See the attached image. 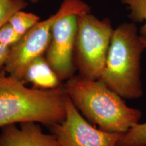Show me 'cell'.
Instances as JSON below:
<instances>
[{"instance_id": "obj_13", "label": "cell", "mask_w": 146, "mask_h": 146, "mask_svg": "<svg viewBox=\"0 0 146 146\" xmlns=\"http://www.w3.org/2000/svg\"><path fill=\"white\" fill-rule=\"evenodd\" d=\"M27 5L25 0H0V28L8 23L14 14L24 10Z\"/></svg>"}, {"instance_id": "obj_15", "label": "cell", "mask_w": 146, "mask_h": 146, "mask_svg": "<svg viewBox=\"0 0 146 146\" xmlns=\"http://www.w3.org/2000/svg\"><path fill=\"white\" fill-rule=\"evenodd\" d=\"M11 51V47L0 43V72L5 70Z\"/></svg>"}, {"instance_id": "obj_11", "label": "cell", "mask_w": 146, "mask_h": 146, "mask_svg": "<svg viewBox=\"0 0 146 146\" xmlns=\"http://www.w3.org/2000/svg\"><path fill=\"white\" fill-rule=\"evenodd\" d=\"M130 11L129 18L133 23H143L139 35L146 39V0H121Z\"/></svg>"}, {"instance_id": "obj_12", "label": "cell", "mask_w": 146, "mask_h": 146, "mask_svg": "<svg viewBox=\"0 0 146 146\" xmlns=\"http://www.w3.org/2000/svg\"><path fill=\"white\" fill-rule=\"evenodd\" d=\"M40 21V18L35 14L20 10L13 14L9 20L8 23L14 30L23 36Z\"/></svg>"}, {"instance_id": "obj_2", "label": "cell", "mask_w": 146, "mask_h": 146, "mask_svg": "<svg viewBox=\"0 0 146 146\" xmlns=\"http://www.w3.org/2000/svg\"><path fill=\"white\" fill-rule=\"evenodd\" d=\"M63 85L82 115L102 131L123 134L139 123L141 111L128 106L122 97L100 80L77 74Z\"/></svg>"}, {"instance_id": "obj_10", "label": "cell", "mask_w": 146, "mask_h": 146, "mask_svg": "<svg viewBox=\"0 0 146 146\" xmlns=\"http://www.w3.org/2000/svg\"><path fill=\"white\" fill-rule=\"evenodd\" d=\"M141 39L146 46V39ZM116 146H146V123L137 124L123 133Z\"/></svg>"}, {"instance_id": "obj_8", "label": "cell", "mask_w": 146, "mask_h": 146, "mask_svg": "<svg viewBox=\"0 0 146 146\" xmlns=\"http://www.w3.org/2000/svg\"><path fill=\"white\" fill-rule=\"evenodd\" d=\"M0 146H59L54 135L43 133L39 123L26 122L1 128Z\"/></svg>"}, {"instance_id": "obj_5", "label": "cell", "mask_w": 146, "mask_h": 146, "mask_svg": "<svg viewBox=\"0 0 146 146\" xmlns=\"http://www.w3.org/2000/svg\"><path fill=\"white\" fill-rule=\"evenodd\" d=\"M91 8L82 0H63L56 13L40 21L22 36L11 51L5 70L9 75L22 81L28 66L38 57L44 56L50 41L52 29L60 18L90 12Z\"/></svg>"}, {"instance_id": "obj_1", "label": "cell", "mask_w": 146, "mask_h": 146, "mask_svg": "<svg viewBox=\"0 0 146 146\" xmlns=\"http://www.w3.org/2000/svg\"><path fill=\"white\" fill-rule=\"evenodd\" d=\"M66 96L63 84L47 90L28 88L3 70L0 72V129L26 122L49 127L57 125L66 117Z\"/></svg>"}, {"instance_id": "obj_6", "label": "cell", "mask_w": 146, "mask_h": 146, "mask_svg": "<svg viewBox=\"0 0 146 146\" xmlns=\"http://www.w3.org/2000/svg\"><path fill=\"white\" fill-rule=\"evenodd\" d=\"M66 117L50 128L59 146H116L121 133L97 129L85 119L66 94Z\"/></svg>"}, {"instance_id": "obj_14", "label": "cell", "mask_w": 146, "mask_h": 146, "mask_svg": "<svg viewBox=\"0 0 146 146\" xmlns=\"http://www.w3.org/2000/svg\"><path fill=\"white\" fill-rule=\"evenodd\" d=\"M22 36L14 30L9 23L5 24L0 28V43L2 45L12 47L16 44Z\"/></svg>"}, {"instance_id": "obj_9", "label": "cell", "mask_w": 146, "mask_h": 146, "mask_svg": "<svg viewBox=\"0 0 146 146\" xmlns=\"http://www.w3.org/2000/svg\"><path fill=\"white\" fill-rule=\"evenodd\" d=\"M21 82L25 85L31 83L33 88L43 90L56 89L63 84L44 56L36 58L28 66Z\"/></svg>"}, {"instance_id": "obj_7", "label": "cell", "mask_w": 146, "mask_h": 146, "mask_svg": "<svg viewBox=\"0 0 146 146\" xmlns=\"http://www.w3.org/2000/svg\"><path fill=\"white\" fill-rule=\"evenodd\" d=\"M76 31V14L60 18L52 27L50 41L44 56L62 81L74 76L76 70L74 60Z\"/></svg>"}, {"instance_id": "obj_3", "label": "cell", "mask_w": 146, "mask_h": 146, "mask_svg": "<svg viewBox=\"0 0 146 146\" xmlns=\"http://www.w3.org/2000/svg\"><path fill=\"white\" fill-rule=\"evenodd\" d=\"M146 49L134 23H124L114 30L106 62L100 81L125 100L143 95L141 58Z\"/></svg>"}, {"instance_id": "obj_4", "label": "cell", "mask_w": 146, "mask_h": 146, "mask_svg": "<svg viewBox=\"0 0 146 146\" xmlns=\"http://www.w3.org/2000/svg\"><path fill=\"white\" fill-rule=\"evenodd\" d=\"M114 30L108 18L100 20L90 12L77 15L74 60L79 75L99 79L106 62Z\"/></svg>"}, {"instance_id": "obj_16", "label": "cell", "mask_w": 146, "mask_h": 146, "mask_svg": "<svg viewBox=\"0 0 146 146\" xmlns=\"http://www.w3.org/2000/svg\"><path fill=\"white\" fill-rule=\"evenodd\" d=\"M31 1L32 2H33V3H35V2H37L38 1H39V0H31Z\"/></svg>"}]
</instances>
